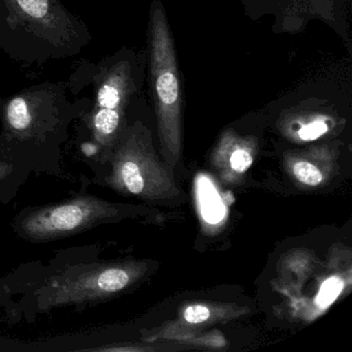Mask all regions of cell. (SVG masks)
I'll return each mask as SVG.
<instances>
[{
	"mask_svg": "<svg viewBox=\"0 0 352 352\" xmlns=\"http://www.w3.org/2000/svg\"><path fill=\"white\" fill-rule=\"evenodd\" d=\"M329 129V124L322 116L312 117V119L300 125L298 129V137L302 141H313L327 133Z\"/></svg>",
	"mask_w": 352,
	"mask_h": 352,
	"instance_id": "9c48e42d",
	"label": "cell"
},
{
	"mask_svg": "<svg viewBox=\"0 0 352 352\" xmlns=\"http://www.w3.org/2000/svg\"><path fill=\"white\" fill-rule=\"evenodd\" d=\"M3 32L15 34L30 60L78 54L90 40L85 24L59 0H0Z\"/></svg>",
	"mask_w": 352,
	"mask_h": 352,
	"instance_id": "6da1fadb",
	"label": "cell"
},
{
	"mask_svg": "<svg viewBox=\"0 0 352 352\" xmlns=\"http://www.w3.org/2000/svg\"><path fill=\"white\" fill-rule=\"evenodd\" d=\"M116 205L96 197L81 195L56 205L24 212L16 220L19 236L32 242L67 238L120 216Z\"/></svg>",
	"mask_w": 352,
	"mask_h": 352,
	"instance_id": "5b68a950",
	"label": "cell"
},
{
	"mask_svg": "<svg viewBox=\"0 0 352 352\" xmlns=\"http://www.w3.org/2000/svg\"><path fill=\"white\" fill-rule=\"evenodd\" d=\"M184 320L190 324H201L211 318V310L205 305L195 304L185 309Z\"/></svg>",
	"mask_w": 352,
	"mask_h": 352,
	"instance_id": "30bf717a",
	"label": "cell"
},
{
	"mask_svg": "<svg viewBox=\"0 0 352 352\" xmlns=\"http://www.w3.org/2000/svg\"><path fill=\"white\" fill-rule=\"evenodd\" d=\"M94 104L89 117L92 137L100 148L112 149L121 133L124 111L133 92V74L127 60H119L94 74ZM108 154V153H107Z\"/></svg>",
	"mask_w": 352,
	"mask_h": 352,
	"instance_id": "8992f818",
	"label": "cell"
},
{
	"mask_svg": "<svg viewBox=\"0 0 352 352\" xmlns=\"http://www.w3.org/2000/svg\"><path fill=\"white\" fill-rule=\"evenodd\" d=\"M135 263H92L53 276L36 292L43 310L65 305L96 302L122 292L142 275Z\"/></svg>",
	"mask_w": 352,
	"mask_h": 352,
	"instance_id": "277c9868",
	"label": "cell"
},
{
	"mask_svg": "<svg viewBox=\"0 0 352 352\" xmlns=\"http://www.w3.org/2000/svg\"><path fill=\"white\" fill-rule=\"evenodd\" d=\"M253 139L239 137L228 131L222 135L219 145L220 157L228 158L230 170L236 174H243L253 164Z\"/></svg>",
	"mask_w": 352,
	"mask_h": 352,
	"instance_id": "52a82bcc",
	"label": "cell"
},
{
	"mask_svg": "<svg viewBox=\"0 0 352 352\" xmlns=\"http://www.w3.org/2000/svg\"><path fill=\"white\" fill-rule=\"evenodd\" d=\"M292 170L294 178L306 186H319L324 179L321 170L309 160H296L292 164Z\"/></svg>",
	"mask_w": 352,
	"mask_h": 352,
	"instance_id": "ba28073f",
	"label": "cell"
},
{
	"mask_svg": "<svg viewBox=\"0 0 352 352\" xmlns=\"http://www.w3.org/2000/svg\"><path fill=\"white\" fill-rule=\"evenodd\" d=\"M150 72L162 149L174 166L180 156L182 98L174 40L160 3H153L151 10Z\"/></svg>",
	"mask_w": 352,
	"mask_h": 352,
	"instance_id": "7a4b0ae2",
	"label": "cell"
},
{
	"mask_svg": "<svg viewBox=\"0 0 352 352\" xmlns=\"http://www.w3.org/2000/svg\"><path fill=\"white\" fill-rule=\"evenodd\" d=\"M122 133L108 153L111 170L104 177L106 184L123 195L152 201L178 197V188L152 153L146 133L138 126Z\"/></svg>",
	"mask_w": 352,
	"mask_h": 352,
	"instance_id": "3957f363",
	"label": "cell"
}]
</instances>
